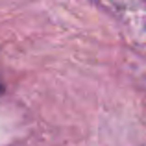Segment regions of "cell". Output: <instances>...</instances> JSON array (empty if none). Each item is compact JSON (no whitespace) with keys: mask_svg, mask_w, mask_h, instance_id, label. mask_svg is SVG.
Here are the masks:
<instances>
[{"mask_svg":"<svg viewBox=\"0 0 146 146\" xmlns=\"http://www.w3.org/2000/svg\"><path fill=\"white\" fill-rule=\"evenodd\" d=\"M0 91H2V85H0Z\"/></svg>","mask_w":146,"mask_h":146,"instance_id":"1","label":"cell"}]
</instances>
